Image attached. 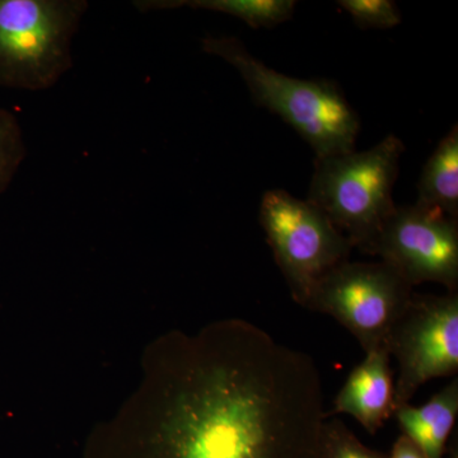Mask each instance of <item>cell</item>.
Returning <instances> with one entry per match:
<instances>
[{"label": "cell", "mask_w": 458, "mask_h": 458, "mask_svg": "<svg viewBox=\"0 0 458 458\" xmlns=\"http://www.w3.org/2000/svg\"><path fill=\"white\" fill-rule=\"evenodd\" d=\"M201 47L233 66L256 104L291 125L315 150L316 158L355 150L360 117L333 81L279 73L231 36H207Z\"/></svg>", "instance_id": "7a4b0ae2"}, {"label": "cell", "mask_w": 458, "mask_h": 458, "mask_svg": "<svg viewBox=\"0 0 458 458\" xmlns=\"http://www.w3.org/2000/svg\"><path fill=\"white\" fill-rule=\"evenodd\" d=\"M260 225L292 297L303 307L319 280L349 261L354 249L324 214L285 190L265 192Z\"/></svg>", "instance_id": "5b68a950"}, {"label": "cell", "mask_w": 458, "mask_h": 458, "mask_svg": "<svg viewBox=\"0 0 458 458\" xmlns=\"http://www.w3.org/2000/svg\"><path fill=\"white\" fill-rule=\"evenodd\" d=\"M366 254L381 258L411 286L438 283L458 293V222L439 210L394 208Z\"/></svg>", "instance_id": "ba28073f"}, {"label": "cell", "mask_w": 458, "mask_h": 458, "mask_svg": "<svg viewBox=\"0 0 458 458\" xmlns=\"http://www.w3.org/2000/svg\"><path fill=\"white\" fill-rule=\"evenodd\" d=\"M412 294L390 265L346 261L319 280L304 307L335 318L369 352L386 345Z\"/></svg>", "instance_id": "8992f818"}, {"label": "cell", "mask_w": 458, "mask_h": 458, "mask_svg": "<svg viewBox=\"0 0 458 458\" xmlns=\"http://www.w3.org/2000/svg\"><path fill=\"white\" fill-rule=\"evenodd\" d=\"M394 415L403 436L414 442L427 458H445L458 415L457 377L426 405L414 408L405 403L396 408Z\"/></svg>", "instance_id": "30bf717a"}, {"label": "cell", "mask_w": 458, "mask_h": 458, "mask_svg": "<svg viewBox=\"0 0 458 458\" xmlns=\"http://www.w3.org/2000/svg\"><path fill=\"white\" fill-rule=\"evenodd\" d=\"M294 0H149L137 2L141 11L190 7L219 12L242 20L252 29H271L293 17Z\"/></svg>", "instance_id": "7c38bea8"}, {"label": "cell", "mask_w": 458, "mask_h": 458, "mask_svg": "<svg viewBox=\"0 0 458 458\" xmlns=\"http://www.w3.org/2000/svg\"><path fill=\"white\" fill-rule=\"evenodd\" d=\"M84 0H0V87L49 89L73 66Z\"/></svg>", "instance_id": "277c9868"}, {"label": "cell", "mask_w": 458, "mask_h": 458, "mask_svg": "<svg viewBox=\"0 0 458 458\" xmlns=\"http://www.w3.org/2000/svg\"><path fill=\"white\" fill-rule=\"evenodd\" d=\"M156 384L152 458H322L318 366L251 322L171 336Z\"/></svg>", "instance_id": "6da1fadb"}, {"label": "cell", "mask_w": 458, "mask_h": 458, "mask_svg": "<svg viewBox=\"0 0 458 458\" xmlns=\"http://www.w3.org/2000/svg\"><path fill=\"white\" fill-rule=\"evenodd\" d=\"M22 128L13 114L0 107V194L5 191L25 161Z\"/></svg>", "instance_id": "4fadbf2b"}, {"label": "cell", "mask_w": 458, "mask_h": 458, "mask_svg": "<svg viewBox=\"0 0 458 458\" xmlns=\"http://www.w3.org/2000/svg\"><path fill=\"white\" fill-rule=\"evenodd\" d=\"M399 363L394 410L410 403L421 386L458 372V293L412 294L386 339Z\"/></svg>", "instance_id": "52a82bcc"}, {"label": "cell", "mask_w": 458, "mask_h": 458, "mask_svg": "<svg viewBox=\"0 0 458 458\" xmlns=\"http://www.w3.org/2000/svg\"><path fill=\"white\" fill-rule=\"evenodd\" d=\"M418 205L458 219V126H452L428 159L418 183Z\"/></svg>", "instance_id": "8fae6325"}, {"label": "cell", "mask_w": 458, "mask_h": 458, "mask_svg": "<svg viewBox=\"0 0 458 458\" xmlns=\"http://www.w3.org/2000/svg\"><path fill=\"white\" fill-rule=\"evenodd\" d=\"M322 458H388L367 447L339 419L325 420L322 428Z\"/></svg>", "instance_id": "5bb4252c"}, {"label": "cell", "mask_w": 458, "mask_h": 458, "mask_svg": "<svg viewBox=\"0 0 458 458\" xmlns=\"http://www.w3.org/2000/svg\"><path fill=\"white\" fill-rule=\"evenodd\" d=\"M337 4L361 30L393 29L401 22L399 8L391 0H340Z\"/></svg>", "instance_id": "9a60e30c"}, {"label": "cell", "mask_w": 458, "mask_h": 458, "mask_svg": "<svg viewBox=\"0 0 458 458\" xmlns=\"http://www.w3.org/2000/svg\"><path fill=\"white\" fill-rule=\"evenodd\" d=\"M388 458H427L423 451L410 441L408 437L401 434L396 442L394 443L393 451Z\"/></svg>", "instance_id": "2e32d148"}, {"label": "cell", "mask_w": 458, "mask_h": 458, "mask_svg": "<svg viewBox=\"0 0 458 458\" xmlns=\"http://www.w3.org/2000/svg\"><path fill=\"white\" fill-rule=\"evenodd\" d=\"M403 150L390 134L363 152L315 159L307 201L364 254L396 208L393 192Z\"/></svg>", "instance_id": "3957f363"}, {"label": "cell", "mask_w": 458, "mask_h": 458, "mask_svg": "<svg viewBox=\"0 0 458 458\" xmlns=\"http://www.w3.org/2000/svg\"><path fill=\"white\" fill-rule=\"evenodd\" d=\"M387 346L366 352V358L352 370L334 400L330 415L354 418L369 434H376L394 412V381Z\"/></svg>", "instance_id": "9c48e42d"}]
</instances>
